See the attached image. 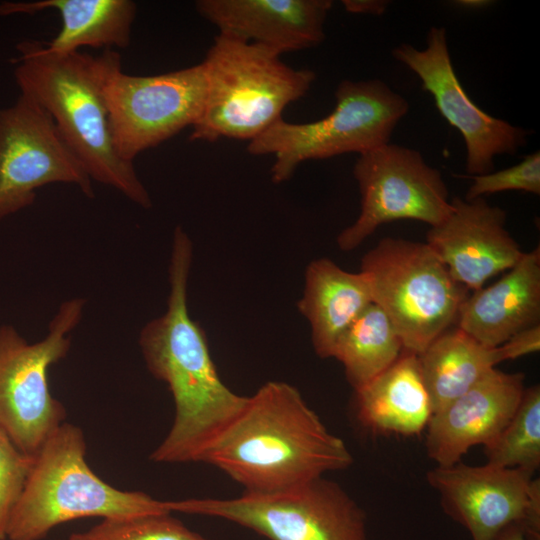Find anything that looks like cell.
<instances>
[{
    "instance_id": "ac0fdd59",
    "label": "cell",
    "mask_w": 540,
    "mask_h": 540,
    "mask_svg": "<svg viewBox=\"0 0 540 540\" xmlns=\"http://www.w3.org/2000/svg\"><path fill=\"white\" fill-rule=\"evenodd\" d=\"M540 321V248L523 252L497 282L472 291L461 305L456 326L494 348Z\"/></svg>"
},
{
    "instance_id": "5b68a950",
    "label": "cell",
    "mask_w": 540,
    "mask_h": 540,
    "mask_svg": "<svg viewBox=\"0 0 540 540\" xmlns=\"http://www.w3.org/2000/svg\"><path fill=\"white\" fill-rule=\"evenodd\" d=\"M171 513L166 501L119 490L99 478L86 461L78 426L64 422L34 456L32 469L7 527L9 540H42L57 525L84 518H123Z\"/></svg>"
},
{
    "instance_id": "603a6c76",
    "label": "cell",
    "mask_w": 540,
    "mask_h": 540,
    "mask_svg": "<svg viewBox=\"0 0 540 540\" xmlns=\"http://www.w3.org/2000/svg\"><path fill=\"white\" fill-rule=\"evenodd\" d=\"M403 351L390 319L371 303L339 337L332 357L343 365L347 381L357 391L394 364Z\"/></svg>"
},
{
    "instance_id": "4dcf8cb0",
    "label": "cell",
    "mask_w": 540,
    "mask_h": 540,
    "mask_svg": "<svg viewBox=\"0 0 540 540\" xmlns=\"http://www.w3.org/2000/svg\"><path fill=\"white\" fill-rule=\"evenodd\" d=\"M491 3H493L492 1H487V0H458V1H455V4L457 6H460L462 8H466V9H469V10H478V9H482V8H485V7H488L489 5H491Z\"/></svg>"
},
{
    "instance_id": "2e32d148",
    "label": "cell",
    "mask_w": 540,
    "mask_h": 540,
    "mask_svg": "<svg viewBox=\"0 0 540 540\" xmlns=\"http://www.w3.org/2000/svg\"><path fill=\"white\" fill-rule=\"evenodd\" d=\"M525 375L495 368L464 394L432 414L427 425L426 450L438 466L461 461L468 450L491 444L515 413Z\"/></svg>"
},
{
    "instance_id": "83f0119b",
    "label": "cell",
    "mask_w": 540,
    "mask_h": 540,
    "mask_svg": "<svg viewBox=\"0 0 540 540\" xmlns=\"http://www.w3.org/2000/svg\"><path fill=\"white\" fill-rule=\"evenodd\" d=\"M499 363L540 350V324L524 329L495 347Z\"/></svg>"
},
{
    "instance_id": "8992f818",
    "label": "cell",
    "mask_w": 540,
    "mask_h": 540,
    "mask_svg": "<svg viewBox=\"0 0 540 540\" xmlns=\"http://www.w3.org/2000/svg\"><path fill=\"white\" fill-rule=\"evenodd\" d=\"M335 99L334 110L318 121L290 123L282 118L248 142L250 154L274 155L273 182L287 181L304 161L361 155L389 143L409 110L406 98L379 79L343 80Z\"/></svg>"
},
{
    "instance_id": "52a82bcc",
    "label": "cell",
    "mask_w": 540,
    "mask_h": 540,
    "mask_svg": "<svg viewBox=\"0 0 540 540\" xmlns=\"http://www.w3.org/2000/svg\"><path fill=\"white\" fill-rule=\"evenodd\" d=\"M360 271L404 350L416 355L456 325L469 295L427 243L385 237L363 256Z\"/></svg>"
},
{
    "instance_id": "4fadbf2b",
    "label": "cell",
    "mask_w": 540,
    "mask_h": 540,
    "mask_svg": "<svg viewBox=\"0 0 540 540\" xmlns=\"http://www.w3.org/2000/svg\"><path fill=\"white\" fill-rule=\"evenodd\" d=\"M426 41L423 50L400 44L392 50V56L420 78L441 115L461 133L466 172L471 176L490 173L494 157L515 154L526 145L529 132L487 114L469 98L454 71L444 27H431Z\"/></svg>"
},
{
    "instance_id": "ba28073f",
    "label": "cell",
    "mask_w": 540,
    "mask_h": 540,
    "mask_svg": "<svg viewBox=\"0 0 540 540\" xmlns=\"http://www.w3.org/2000/svg\"><path fill=\"white\" fill-rule=\"evenodd\" d=\"M84 306L82 298L64 301L47 335L34 343L0 325V430L27 455L35 456L64 423L66 410L50 393L47 374L69 352Z\"/></svg>"
},
{
    "instance_id": "7a4b0ae2",
    "label": "cell",
    "mask_w": 540,
    "mask_h": 540,
    "mask_svg": "<svg viewBox=\"0 0 540 540\" xmlns=\"http://www.w3.org/2000/svg\"><path fill=\"white\" fill-rule=\"evenodd\" d=\"M198 463L221 470L246 493L272 494L345 470L353 456L296 387L269 381L248 396L242 412Z\"/></svg>"
},
{
    "instance_id": "4316f807",
    "label": "cell",
    "mask_w": 540,
    "mask_h": 540,
    "mask_svg": "<svg viewBox=\"0 0 540 540\" xmlns=\"http://www.w3.org/2000/svg\"><path fill=\"white\" fill-rule=\"evenodd\" d=\"M473 183L464 199L473 200L498 192L518 190L540 194V153L525 156L518 164L499 171L471 177Z\"/></svg>"
},
{
    "instance_id": "7402d4cb",
    "label": "cell",
    "mask_w": 540,
    "mask_h": 540,
    "mask_svg": "<svg viewBox=\"0 0 540 540\" xmlns=\"http://www.w3.org/2000/svg\"><path fill=\"white\" fill-rule=\"evenodd\" d=\"M418 361L433 414L499 364L495 347L481 344L457 326L437 337Z\"/></svg>"
},
{
    "instance_id": "30bf717a",
    "label": "cell",
    "mask_w": 540,
    "mask_h": 540,
    "mask_svg": "<svg viewBox=\"0 0 540 540\" xmlns=\"http://www.w3.org/2000/svg\"><path fill=\"white\" fill-rule=\"evenodd\" d=\"M361 209L355 222L337 237L351 251L382 224L411 219L436 226L451 213L449 191L441 172L415 149L387 143L361 154L353 168Z\"/></svg>"
},
{
    "instance_id": "f546056e",
    "label": "cell",
    "mask_w": 540,
    "mask_h": 540,
    "mask_svg": "<svg viewBox=\"0 0 540 540\" xmlns=\"http://www.w3.org/2000/svg\"><path fill=\"white\" fill-rule=\"evenodd\" d=\"M494 540H526L519 523L506 527Z\"/></svg>"
},
{
    "instance_id": "9a60e30c",
    "label": "cell",
    "mask_w": 540,
    "mask_h": 540,
    "mask_svg": "<svg viewBox=\"0 0 540 540\" xmlns=\"http://www.w3.org/2000/svg\"><path fill=\"white\" fill-rule=\"evenodd\" d=\"M452 210L427 232L428 246L452 278L476 291L495 275L512 268L523 251L506 228L507 214L484 197L451 199Z\"/></svg>"
},
{
    "instance_id": "5bb4252c",
    "label": "cell",
    "mask_w": 540,
    "mask_h": 540,
    "mask_svg": "<svg viewBox=\"0 0 540 540\" xmlns=\"http://www.w3.org/2000/svg\"><path fill=\"white\" fill-rule=\"evenodd\" d=\"M444 512L472 540H494L506 527L521 523L539 479L520 468L458 462L427 472Z\"/></svg>"
},
{
    "instance_id": "7c38bea8",
    "label": "cell",
    "mask_w": 540,
    "mask_h": 540,
    "mask_svg": "<svg viewBox=\"0 0 540 540\" xmlns=\"http://www.w3.org/2000/svg\"><path fill=\"white\" fill-rule=\"evenodd\" d=\"M78 186L93 197L92 180L49 113L20 94L0 109V220L28 206L48 184Z\"/></svg>"
},
{
    "instance_id": "d6986e66",
    "label": "cell",
    "mask_w": 540,
    "mask_h": 540,
    "mask_svg": "<svg viewBox=\"0 0 540 540\" xmlns=\"http://www.w3.org/2000/svg\"><path fill=\"white\" fill-rule=\"evenodd\" d=\"M371 303V288L364 273L345 271L328 258L311 261L298 309L310 324L316 354L332 358L339 337Z\"/></svg>"
},
{
    "instance_id": "ffe728a7",
    "label": "cell",
    "mask_w": 540,
    "mask_h": 540,
    "mask_svg": "<svg viewBox=\"0 0 540 540\" xmlns=\"http://www.w3.org/2000/svg\"><path fill=\"white\" fill-rule=\"evenodd\" d=\"M355 393L357 419L375 434H419L433 414L418 355L405 350L394 364Z\"/></svg>"
},
{
    "instance_id": "e0dca14e",
    "label": "cell",
    "mask_w": 540,
    "mask_h": 540,
    "mask_svg": "<svg viewBox=\"0 0 540 540\" xmlns=\"http://www.w3.org/2000/svg\"><path fill=\"white\" fill-rule=\"evenodd\" d=\"M197 12L219 34L278 55L308 49L325 38L331 0H199Z\"/></svg>"
},
{
    "instance_id": "d4e9b609",
    "label": "cell",
    "mask_w": 540,
    "mask_h": 540,
    "mask_svg": "<svg viewBox=\"0 0 540 540\" xmlns=\"http://www.w3.org/2000/svg\"><path fill=\"white\" fill-rule=\"evenodd\" d=\"M69 540H210L192 531L171 513L102 519Z\"/></svg>"
},
{
    "instance_id": "44dd1931",
    "label": "cell",
    "mask_w": 540,
    "mask_h": 540,
    "mask_svg": "<svg viewBox=\"0 0 540 540\" xmlns=\"http://www.w3.org/2000/svg\"><path fill=\"white\" fill-rule=\"evenodd\" d=\"M56 10L62 19L59 33L46 48L64 54L81 47L125 48L131 39L136 4L130 0H38L1 2L0 16Z\"/></svg>"
},
{
    "instance_id": "9c48e42d",
    "label": "cell",
    "mask_w": 540,
    "mask_h": 540,
    "mask_svg": "<svg viewBox=\"0 0 540 540\" xmlns=\"http://www.w3.org/2000/svg\"><path fill=\"white\" fill-rule=\"evenodd\" d=\"M166 505L170 512L236 523L269 540H368L365 511L324 477L279 493L244 492L231 499L190 498Z\"/></svg>"
},
{
    "instance_id": "484cf974",
    "label": "cell",
    "mask_w": 540,
    "mask_h": 540,
    "mask_svg": "<svg viewBox=\"0 0 540 540\" xmlns=\"http://www.w3.org/2000/svg\"><path fill=\"white\" fill-rule=\"evenodd\" d=\"M33 462L34 456L22 452L0 430V540L7 538L11 513L23 492Z\"/></svg>"
},
{
    "instance_id": "6da1fadb",
    "label": "cell",
    "mask_w": 540,
    "mask_h": 540,
    "mask_svg": "<svg viewBox=\"0 0 540 540\" xmlns=\"http://www.w3.org/2000/svg\"><path fill=\"white\" fill-rule=\"evenodd\" d=\"M193 246L182 227L174 230L167 310L140 331L139 346L150 373L172 394L175 416L151 453L157 463H198L202 452L239 416L248 396L229 389L212 360L201 326L188 310Z\"/></svg>"
},
{
    "instance_id": "8fae6325",
    "label": "cell",
    "mask_w": 540,
    "mask_h": 540,
    "mask_svg": "<svg viewBox=\"0 0 540 540\" xmlns=\"http://www.w3.org/2000/svg\"><path fill=\"white\" fill-rule=\"evenodd\" d=\"M103 94L116 150L133 162L139 153L194 125L204 106L205 71L200 63L165 74L128 75L118 58L107 73Z\"/></svg>"
},
{
    "instance_id": "cb8c5ba5",
    "label": "cell",
    "mask_w": 540,
    "mask_h": 540,
    "mask_svg": "<svg viewBox=\"0 0 540 540\" xmlns=\"http://www.w3.org/2000/svg\"><path fill=\"white\" fill-rule=\"evenodd\" d=\"M487 463L534 474L540 465V387L525 388L521 401L499 436L484 447Z\"/></svg>"
},
{
    "instance_id": "3957f363",
    "label": "cell",
    "mask_w": 540,
    "mask_h": 540,
    "mask_svg": "<svg viewBox=\"0 0 540 540\" xmlns=\"http://www.w3.org/2000/svg\"><path fill=\"white\" fill-rule=\"evenodd\" d=\"M14 77L22 95L44 108L91 180L113 187L132 202L152 201L133 162L114 145L103 85L120 55L112 50L93 57L78 51L54 53L44 43L23 41Z\"/></svg>"
},
{
    "instance_id": "277c9868",
    "label": "cell",
    "mask_w": 540,
    "mask_h": 540,
    "mask_svg": "<svg viewBox=\"0 0 540 540\" xmlns=\"http://www.w3.org/2000/svg\"><path fill=\"white\" fill-rule=\"evenodd\" d=\"M206 77L202 112L191 141H251L282 119L316 79L309 69L286 65L277 53L218 34L201 62Z\"/></svg>"
},
{
    "instance_id": "f1b7e54d",
    "label": "cell",
    "mask_w": 540,
    "mask_h": 540,
    "mask_svg": "<svg viewBox=\"0 0 540 540\" xmlns=\"http://www.w3.org/2000/svg\"><path fill=\"white\" fill-rule=\"evenodd\" d=\"M345 10L353 14L382 15L386 12L390 1L386 0H343Z\"/></svg>"
}]
</instances>
